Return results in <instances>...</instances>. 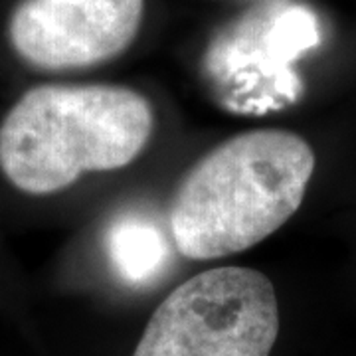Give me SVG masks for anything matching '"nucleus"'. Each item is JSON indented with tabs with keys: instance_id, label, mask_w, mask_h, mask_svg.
I'll return each instance as SVG.
<instances>
[{
	"instance_id": "nucleus-5",
	"label": "nucleus",
	"mask_w": 356,
	"mask_h": 356,
	"mask_svg": "<svg viewBox=\"0 0 356 356\" xmlns=\"http://www.w3.org/2000/svg\"><path fill=\"white\" fill-rule=\"evenodd\" d=\"M145 0H22L8 36L26 64L46 72L105 64L139 32Z\"/></svg>"
},
{
	"instance_id": "nucleus-4",
	"label": "nucleus",
	"mask_w": 356,
	"mask_h": 356,
	"mask_svg": "<svg viewBox=\"0 0 356 356\" xmlns=\"http://www.w3.org/2000/svg\"><path fill=\"white\" fill-rule=\"evenodd\" d=\"M317 44V20L303 6L255 8L208 50L206 72L236 111H275L299 97L291 64Z\"/></svg>"
},
{
	"instance_id": "nucleus-3",
	"label": "nucleus",
	"mask_w": 356,
	"mask_h": 356,
	"mask_svg": "<svg viewBox=\"0 0 356 356\" xmlns=\"http://www.w3.org/2000/svg\"><path fill=\"white\" fill-rule=\"evenodd\" d=\"M280 334L273 283L250 267L194 275L156 307L133 356H269Z\"/></svg>"
},
{
	"instance_id": "nucleus-2",
	"label": "nucleus",
	"mask_w": 356,
	"mask_h": 356,
	"mask_svg": "<svg viewBox=\"0 0 356 356\" xmlns=\"http://www.w3.org/2000/svg\"><path fill=\"white\" fill-rule=\"evenodd\" d=\"M153 125V107L135 89L38 86L0 123V170L26 194H54L86 172L131 165L147 147Z\"/></svg>"
},
{
	"instance_id": "nucleus-6",
	"label": "nucleus",
	"mask_w": 356,
	"mask_h": 356,
	"mask_svg": "<svg viewBox=\"0 0 356 356\" xmlns=\"http://www.w3.org/2000/svg\"><path fill=\"white\" fill-rule=\"evenodd\" d=\"M109 255L123 280L145 283L165 267L166 242L153 222L121 218L109 232Z\"/></svg>"
},
{
	"instance_id": "nucleus-1",
	"label": "nucleus",
	"mask_w": 356,
	"mask_h": 356,
	"mask_svg": "<svg viewBox=\"0 0 356 356\" xmlns=\"http://www.w3.org/2000/svg\"><path fill=\"white\" fill-rule=\"evenodd\" d=\"M315 170L303 137L255 129L218 145L180 182L170 234L188 259H218L264 242L299 210Z\"/></svg>"
}]
</instances>
